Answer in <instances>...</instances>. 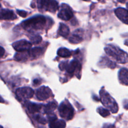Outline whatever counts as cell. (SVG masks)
Returning <instances> with one entry per match:
<instances>
[{"label":"cell","instance_id":"1","mask_svg":"<svg viewBox=\"0 0 128 128\" xmlns=\"http://www.w3.org/2000/svg\"><path fill=\"white\" fill-rule=\"evenodd\" d=\"M46 20L45 17L42 16H36L26 20L22 22V25L26 30H38L44 28Z\"/></svg>","mask_w":128,"mask_h":128},{"label":"cell","instance_id":"2","mask_svg":"<svg viewBox=\"0 0 128 128\" xmlns=\"http://www.w3.org/2000/svg\"><path fill=\"white\" fill-rule=\"evenodd\" d=\"M105 51L109 56L114 58L118 62L125 63L128 61L127 53L116 46L110 45L105 48Z\"/></svg>","mask_w":128,"mask_h":128},{"label":"cell","instance_id":"3","mask_svg":"<svg viewBox=\"0 0 128 128\" xmlns=\"http://www.w3.org/2000/svg\"><path fill=\"white\" fill-rule=\"evenodd\" d=\"M60 116L66 120H71L74 116V110L68 102H63L59 106Z\"/></svg>","mask_w":128,"mask_h":128},{"label":"cell","instance_id":"4","mask_svg":"<svg viewBox=\"0 0 128 128\" xmlns=\"http://www.w3.org/2000/svg\"><path fill=\"white\" fill-rule=\"evenodd\" d=\"M101 101L106 107H107L109 110H111L113 113H116L118 112V106L117 103L113 100V98L110 96V94L104 91L103 93L101 94Z\"/></svg>","mask_w":128,"mask_h":128},{"label":"cell","instance_id":"5","mask_svg":"<svg viewBox=\"0 0 128 128\" xmlns=\"http://www.w3.org/2000/svg\"><path fill=\"white\" fill-rule=\"evenodd\" d=\"M60 68L62 71L65 70L69 74H73L75 71H80L81 66L77 60H72L69 64H67V62H62L60 65Z\"/></svg>","mask_w":128,"mask_h":128},{"label":"cell","instance_id":"6","mask_svg":"<svg viewBox=\"0 0 128 128\" xmlns=\"http://www.w3.org/2000/svg\"><path fill=\"white\" fill-rule=\"evenodd\" d=\"M36 96L37 97L38 100L40 101H44L46 100L52 96V93L51 90L46 86H42L39 88L36 91Z\"/></svg>","mask_w":128,"mask_h":128},{"label":"cell","instance_id":"7","mask_svg":"<svg viewBox=\"0 0 128 128\" xmlns=\"http://www.w3.org/2000/svg\"><path fill=\"white\" fill-rule=\"evenodd\" d=\"M73 16V13L71 9L68 5L63 4L61 6V8L58 14V17L61 20L68 21L71 19Z\"/></svg>","mask_w":128,"mask_h":128},{"label":"cell","instance_id":"8","mask_svg":"<svg viewBox=\"0 0 128 128\" xmlns=\"http://www.w3.org/2000/svg\"><path fill=\"white\" fill-rule=\"evenodd\" d=\"M12 47L18 52L28 51L31 48V43L26 40H20L12 44Z\"/></svg>","mask_w":128,"mask_h":128},{"label":"cell","instance_id":"9","mask_svg":"<svg viewBox=\"0 0 128 128\" xmlns=\"http://www.w3.org/2000/svg\"><path fill=\"white\" fill-rule=\"evenodd\" d=\"M16 93L20 99H29L33 96L34 91L31 88L24 87L17 90Z\"/></svg>","mask_w":128,"mask_h":128},{"label":"cell","instance_id":"10","mask_svg":"<svg viewBox=\"0 0 128 128\" xmlns=\"http://www.w3.org/2000/svg\"><path fill=\"white\" fill-rule=\"evenodd\" d=\"M115 14L122 22L128 24V10L119 8L115 10Z\"/></svg>","mask_w":128,"mask_h":128},{"label":"cell","instance_id":"11","mask_svg":"<svg viewBox=\"0 0 128 128\" xmlns=\"http://www.w3.org/2000/svg\"><path fill=\"white\" fill-rule=\"evenodd\" d=\"M16 18L14 12L10 10H2L0 11V20H13Z\"/></svg>","mask_w":128,"mask_h":128},{"label":"cell","instance_id":"12","mask_svg":"<svg viewBox=\"0 0 128 128\" xmlns=\"http://www.w3.org/2000/svg\"><path fill=\"white\" fill-rule=\"evenodd\" d=\"M119 79L122 84L128 86V70L122 68L119 72Z\"/></svg>","mask_w":128,"mask_h":128},{"label":"cell","instance_id":"13","mask_svg":"<svg viewBox=\"0 0 128 128\" xmlns=\"http://www.w3.org/2000/svg\"><path fill=\"white\" fill-rule=\"evenodd\" d=\"M25 105L27 107L29 112L31 113H35V112H39L41 110L42 106L40 104H38L36 103H33V102H28L26 101L25 102Z\"/></svg>","mask_w":128,"mask_h":128},{"label":"cell","instance_id":"14","mask_svg":"<svg viewBox=\"0 0 128 128\" xmlns=\"http://www.w3.org/2000/svg\"><path fill=\"white\" fill-rule=\"evenodd\" d=\"M81 30H77L73 33V34L70 37V42L73 44L80 43L82 41V38L81 34Z\"/></svg>","mask_w":128,"mask_h":128},{"label":"cell","instance_id":"15","mask_svg":"<svg viewBox=\"0 0 128 128\" xmlns=\"http://www.w3.org/2000/svg\"><path fill=\"white\" fill-rule=\"evenodd\" d=\"M42 50L41 48H34L30 50V56L34 59H36L40 57L42 54Z\"/></svg>","mask_w":128,"mask_h":128},{"label":"cell","instance_id":"16","mask_svg":"<svg viewBox=\"0 0 128 128\" xmlns=\"http://www.w3.org/2000/svg\"><path fill=\"white\" fill-rule=\"evenodd\" d=\"M66 127V122L63 120H56L50 122V128H64Z\"/></svg>","mask_w":128,"mask_h":128},{"label":"cell","instance_id":"17","mask_svg":"<svg viewBox=\"0 0 128 128\" xmlns=\"http://www.w3.org/2000/svg\"><path fill=\"white\" fill-rule=\"evenodd\" d=\"M58 32L61 36H63V37H67L70 33V29L66 25L64 24L63 23H60Z\"/></svg>","mask_w":128,"mask_h":128},{"label":"cell","instance_id":"18","mask_svg":"<svg viewBox=\"0 0 128 128\" xmlns=\"http://www.w3.org/2000/svg\"><path fill=\"white\" fill-rule=\"evenodd\" d=\"M56 107H57V103L55 101L49 102L44 106V112L48 114L51 113L56 108Z\"/></svg>","mask_w":128,"mask_h":128},{"label":"cell","instance_id":"19","mask_svg":"<svg viewBox=\"0 0 128 128\" xmlns=\"http://www.w3.org/2000/svg\"><path fill=\"white\" fill-rule=\"evenodd\" d=\"M58 55L62 58H69L71 56V52L66 48H60L58 51Z\"/></svg>","mask_w":128,"mask_h":128},{"label":"cell","instance_id":"20","mask_svg":"<svg viewBox=\"0 0 128 128\" xmlns=\"http://www.w3.org/2000/svg\"><path fill=\"white\" fill-rule=\"evenodd\" d=\"M58 8V3L56 0H50L48 10L51 12H55Z\"/></svg>","mask_w":128,"mask_h":128},{"label":"cell","instance_id":"21","mask_svg":"<svg viewBox=\"0 0 128 128\" xmlns=\"http://www.w3.org/2000/svg\"><path fill=\"white\" fill-rule=\"evenodd\" d=\"M50 0H38V8L41 10H48Z\"/></svg>","mask_w":128,"mask_h":128},{"label":"cell","instance_id":"22","mask_svg":"<svg viewBox=\"0 0 128 128\" xmlns=\"http://www.w3.org/2000/svg\"><path fill=\"white\" fill-rule=\"evenodd\" d=\"M24 52L25 51H23V52H19L18 53L16 54L14 56V58L16 61H23V60H25L27 59L28 58V54L27 53H24Z\"/></svg>","mask_w":128,"mask_h":128},{"label":"cell","instance_id":"23","mask_svg":"<svg viewBox=\"0 0 128 128\" xmlns=\"http://www.w3.org/2000/svg\"><path fill=\"white\" fill-rule=\"evenodd\" d=\"M98 111L100 113V114L102 116V117H107V116H110V112L108 110L102 108H100L98 110Z\"/></svg>","mask_w":128,"mask_h":128},{"label":"cell","instance_id":"24","mask_svg":"<svg viewBox=\"0 0 128 128\" xmlns=\"http://www.w3.org/2000/svg\"><path fill=\"white\" fill-rule=\"evenodd\" d=\"M42 40V38L39 35H34L32 37H31V41L32 43L37 44L40 43Z\"/></svg>","mask_w":128,"mask_h":128},{"label":"cell","instance_id":"25","mask_svg":"<svg viewBox=\"0 0 128 128\" xmlns=\"http://www.w3.org/2000/svg\"><path fill=\"white\" fill-rule=\"evenodd\" d=\"M35 119H36V120L38 122L42 124H45L46 123V120H45L44 118H42V116H40V115H37V116H36V118H35Z\"/></svg>","mask_w":128,"mask_h":128},{"label":"cell","instance_id":"26","mask_svg":"<svg viewBox=\"0 0 128 128\" xmlns=\"http://www.w3.org/2000/svg\"><path fill=\"white\" fill-rule=\"evenodd\" d=\"M17 13L22 18L26 17L28 14V12L26 11H23V10H17Z\"/></svg>","mask_w":128,"mask_h":128},{"label":"cell","instance_id":"27","mask_svg":"<svg viewBox=\"0 0 128 128\" xmlns=\"http://www.w3.org/2000/svg\"><path fill=\"white\" fill-rule=\"evenodd\" d=\"M41 84V81L38 79H35L33 81V84L35 86H38V85H40Z\"/></svg>","mask_w":128,"mask_h":128},{"label":"cell","instance_id":"28","mask_svg":"<svg viewBox=\"0 0 128 128\" xmlns=\"http://www.w3.org/2000/svg\"><path fill=\"white\" fill-rule=\"evenodd\" d=\"M4 50L3 49V48L0 46V58L4 56Z\"/></svg>","mask_w":128,"mask_h":128},{"label":"cell","instance_id":"29","mask_svg":"<svg viewBox=\"0 0 128 128\" xmlns=\"http://www.w3.org/2000/svg\"><path fill=\"white\" fill-rule=\"evenodd\" d=\"M4 102V101L3 99L2 98V97L0 96V102Z\"/></svg>","mask_w":128,"mask_h":128},{"label":"cell","instance_id":"30","mask_svg":"<svg viewBox=\"0 0 128 128\" xmlns=\"http://www.w3.org/2000/svg\"><path fill=\"white\" fill-rule=\"evenodd\" d=\"M125 1H126V0H118V1H120V2H125Z\"/></svg>","mask_w":128,"mask_h":128},{"label":"cell","instance_id":"31","mask_svg":"<svg viewBox=\"0 0 128 128\" xmlns=\"http://www.w3.org/2000/svg\"><path fill=\"white\" fill-rule=\"evenodd\" d=\"M125 44L127 45V46H128V41H126V42H125Z\"/></svg>","mask_w":128,"mask_h":128},{"label":"cell","instance_id":"32","mask_svg":"<svg viewBox=\"0 0 128 128\" xmlns=\"http://www.w3.org/2000/svg\"><path fill=\"white\" fill-rule=\"evenodd\" d=\"M84 1H88L89 0H84Z\"/></svg>","mask_w":128,"mask_h":128},{"label":"cell","instance_id":"33","mask_svg":"<svg viewBox=\"0 0 128 128\" xmlns=\"http://www.w3.org/2000/svg\"><path fill=\"white\" fill-rule=\"evenodd\" d=\"M0 128H2V126H0Z\"/></svg>","mask_w":128,"mask_h":128},{"label":"cell","instance_id":"34","mask_svg":"<svg viewBox=\"0 0 128 128\" xmlns=\"http://www.w3.org/2000/svg\"><path fill=\"white\" fill-rule=\"evenodd\" d=\"M0 7H1V4H0Z\"/></svg>","mask_w":128,"mask_h":128}]
</instances>
